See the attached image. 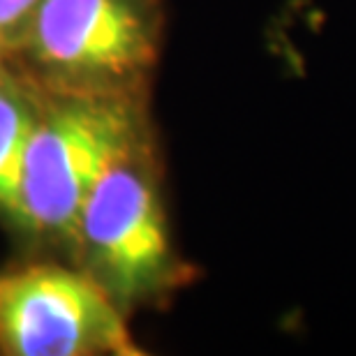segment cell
I'll use <instances>...</instances> for the list:
<instances>
[{
    "mask_svg": "<svg viewBox=\"0 0 356 356\" xmlns=\"http://www.w3.org/2000/svg\"><path fill=\"white\" fill-rule=\"evenodd\" d=\"M35 88L38 111L21 174L19 229L70 250L95 181L113 160L151 137L146 95L56 90L40 83Z\"/></svg>",
    "mask_w": 356,
    "mask_h": 356,
    "instance_id": "1",
    "label": "cell"
},
{
    "mask_svg": "<svg viewBox=\"0 0 356 356\" xmlns=\"http://www.w3.org/2000/svg\"><path fill=\"white\" fill-rule=\"evenodd\" d=\"M70 252L125 315L188 282L190 268L169 236L151 137L113 160L95 181Z\"/></svg>",
    "mask_w": 356,
    "mask_h": 356,
    "instance_id": "2",
    "label": "cell"
},
{
    "mask_svg": "<svg viewBox=\"0 0 356 356\" xmlns=\"http://www.w3.org/2000/svg\"><path fill=\"white\" fill-rule=\"evenodd\" d=\"M162 26V0H40L12 56L44 88L146 95Z\"/></svg>",
    "mask_w": 356,
    "mask_h": 356,
    "instance_id": "3",
    "label": "cell"
},
{
    "mask_svg": "<svg viewBox=\"0 0 356 356\" xmlns=\"http://www.w3.org/2000/svg\"><path fill=\"white\" fill-rule=\"evenodd\" d=\"M0 352L139 356L127 315L81 268L31 264L0 273Z\"/></svg>",
    "mask_w": 356,
    "mask_h": 356,
    "instance_id": "4",
    "label": "cell"
},
{
    "mask_svg": "<svg viewBox=\"0 0 356 356\" xmlns=\"http://www.w3.org/2000/svg\"><path fill=\"white\" fill-rule=\"evenodd\" d=\"M35 111L38 88L17 65L0 83V218L17 229L21 225V174Z\"/></svg>",
    "mask_w": 356,
    "mask_h": 356,
    "instance_id": "5",
    "label": "cell"
},
{
    "mask_svg": "<svg viewBox=\"0 0 356 356\" xmlns=\"http://www.w3.org/2000/svg\"><path fill=\"white\" fill-rule=\"evenodd\" d=\"M40 0H0V42L14 51Z\"/></svg>",
    "mask_w": 356,
    "mask_h": 356,
    "instance_id": "6",
    "label": "cell"
},
{
    "mask_svg": "<svg viewBox=\"0 0 356 356\" xmlns=\"http://www.w3.org/2000/svg\"><path fill=\"white\" fill-rule=\"evenodd\" d=\"M14 70H17V63H14L12 51L7 49L3 42H0V83H3L7 76H10Z\"/></svg>",
    "mask_w": 356,
    "mask_h": 356,
    "instance_id": "7",
    "label": "cell"
}]
</instances>
